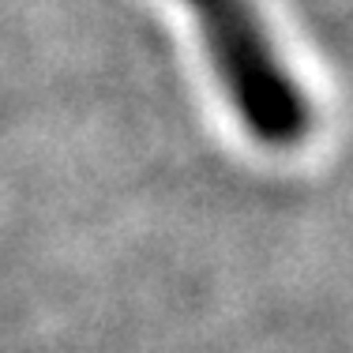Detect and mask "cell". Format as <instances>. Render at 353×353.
<instances>
[{"instance_id": "obj_1", "label": "cell", "mask_w": 353, "mask_h": 353, "mask_svg": "<svg viewBox=\"0 0 353 353\" xmlns=\"http://www.w3.org/2000/svg\"><path fill=\"white\" fill-rule=\"evenodd\" d=\"M199 23L225 102L259 147L290 150L312 132V105L282 64L252 0H181Z\"/></svg>"}]
</instances>
